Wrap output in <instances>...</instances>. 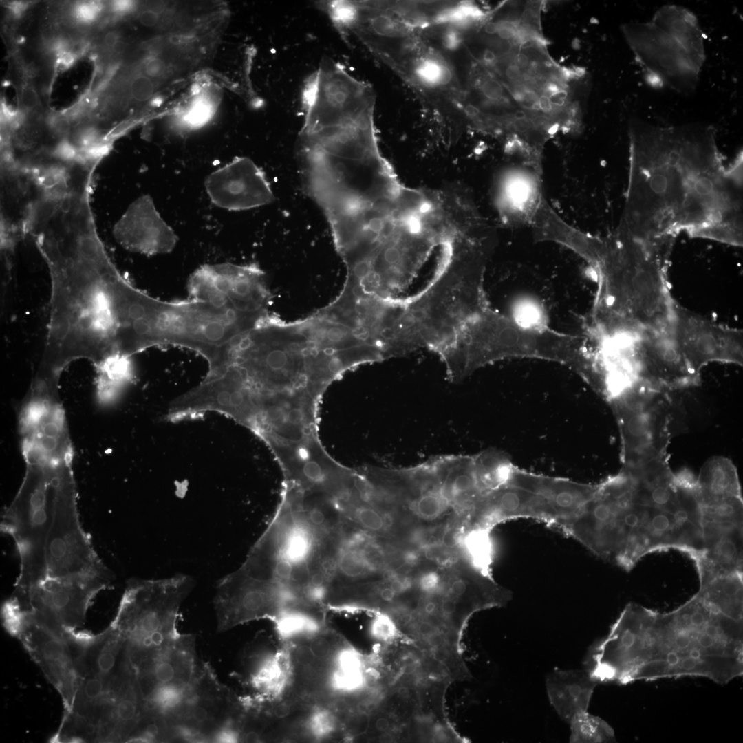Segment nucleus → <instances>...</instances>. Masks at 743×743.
<instances>
[{
	"label": "nucleus",
	"mask_w": 743,
	"mask_h": 743,
	"mask_svg": "<svg viewBox=\"0 0 743 743\" xmlns=\"http://www.w3.org/2000/svg\"><path fill=\"white\" fill-rule=\"evenodd\" d=\"M307 418L304 409L299 406L290 407L286 413V424L308 427V425H305Z\"/></svg>",
	"instance_id": "39"
},
{
	"label": "nucleus",
	"mask_w": 743,
	"mask_h": 743,
	"mask_svg": "<svg viewBox=\"0 0 743 743\" xmlns=\"http://www.w3.org/2000/svg\"><path fill=\"white\" fill-rule=\"evenodd\" d=\"M44 192L36 174L1 157V250L10 257L29 233L31 220Z\"/></svg>",
	"instance_id": "19"
},
{
	"label": "nucleus",
	"mask_w": 743,
	"mask_h": 743,
	"mask_svg": "<svg viewBox=\"0 0 743 743\" xmlns=\"http://www.w3.org/2000/svg\"><path fill=\"white\" fill-rule=\"evenodd\" d=\"M30 235L51 282L46 338L36 372L60 378L78 359L96 367L114 356H129L142 290L108 255L90 200L72 196L51 203L36 215Z\"/></svg>",
	"instance_id": "1"
},
{
	"label": "nucleus",
	"mask_w": 743,
	"mask_h": 743,
	"mask_svg": "<svg viewBox=\"0 0 743 743\" xmlns=\"http://www.w3.org/2000/svg\"><path fill=\"white\" fill-rule=\"evenodd\" d=\"M372 89L350 75L342 65L325 59L305 81L301 133L341 127L374 116Z\"/></svg>",
	"instance_id": "13"
},
{
	"label": "nucleus",
	"mask_w": 743,
	"mask_h": 743,
	"mask_svg": "<svg viewBox=\"0 0 743 743\" xmlns=\"http://www.w3.org/2000/svg\"><path fill=\"white\" fill-rule=\"evenodd\" d=\"M323 614L305 608H291L283 611L273 621L282 639L292 640L314 637L321 627Z\"/></svg>",
	"instance_id": "28"
},
{
	"label": "nucleus",
	"mask_w": 743,
	"mask_h": 743,
	"mask_svg": "<svg viewBox=\"0 0 743 743\" xmlns=\"http://www.w3.org/2000/svg\"><path fill=\"white\" fill-rule=\"evenodd\" d=\"M213 114L212 102L206 96H200L179 116L178 126L191 130L199 129L211 120Z\"/></svg>",
	"instance_id": "32"
},
{
	"label": "nucleus",
	"mask_w": 743,
	"mask_h": 743,
	"mask_svg": "<svg viewBox=\"0 0 743 743\" xmlns=\"http://www.w3.org/2000/svg\"><path fill=\"white\" fill-rule=\"evenodd\" d=\"M113 234L126 250L149 256L171 252L178 241L148 195L139 197L129 206L114 225Z\"/></svg>",
	"instance_id": "23"
},
{
	"label": "nucleus",
	"mask_w": 743,
	"mask_h": 743,
	"mask_svg": "<svg viewBox=\"0 0 743 743\" xmlns=\"http://www.w3.org/2000/svg\"><path fill=\"white\" fill-rule=\"evenodd\" d=\"M629 172L618 226L641 237H689L742 246V152L729 165L715 129L629 125Z\"/></svg>",
	"instance_id": "2"
},
{
	"label": "nucleus",
	"mask_w": 743,
	"mask_h": 743,
	"mask_svg": "<svg viewBox=\"0 0 743 743\" xmlns=\"http://www.w3.org/2000/svg\"><path fill=\"white\" fill-rule=\"evenodd\" d=\"M126 48V43L122 41L118 40L111 48L113 53L116 54H122Z\"/></svg>",
	"instance_id": "46"
},
{
	"label": "nucleus",
	"mask_w": 743,
	"mask_h": 743,
	"mask_svg": "<svg viewBox=\"0 0 743 743\" xmlns=\"http://www.w3.org/2000/svg\"><path fill=\"white\" fill-rule=\"evenodd\" d=\"M570 742L599 743L615 740L613 729L605 720L585 711L574 715L569 722Z\"/></svg>",
	"instance_id": "31"
},
{
	"label": "nucleus",
	"mask_w": 743,
	"mask_h": 743,
	"mask_svg": "<svg viewBox=\"0 0 743 743\" xmlns=\"http://www.w3.org/2000/svg\"><path fill=\"white\" fill-rule=\"evenodd\" d=\"M412 73L416 80L428 89H442L453 82L450 65L440 55L428 52L418 56L413 62Z\"/></svg>",
	"instance_id": "30"
},
{
	"label": "nucleus",
	"mask_w": 743,
	"mask_h": 743,
	"mask_svg": "<svg viewBox=\"0 0 743 743\" xmlns=\"http://www.w3.org/2000/svg\"><path fill=\"white\" fill-rule=\"evenodd\" d=\"M21 103L24 110L23 112L26 115H34L39 104V100L36 90L32 85L26 84L21 89Z\"/></svg>",
	"instance_id": "37"
},
{
	"label": "nucleus",
	"mask_w": 743,
	"mask_h": 743,
	"mask_svg": "<svg viewBox=\"0 0 743 743\" xmlns=\"http://www.w3.org/2000/svg\"><path fill=\"white\" fill-rule=\"evenodd\" d=\"M696 486L701 504L742 495L735 466L720 456L711 457L702 465Z\"/></svg>",
	"instance_id": "25"
},
{
	"label": "nucleus",
	"mask_w": 743,
	"mask_h": 743,
	"mask_svg": "<svg viewBox=\"0 0 743 743\" xmlns=\"http://www.w3.org/2000/svg\"><path fill=\"white\" fill-rule=\"evenodd\" d=\"M566 534L627 571L655 552L678 550L695 562L704 551L701 514L657 504L625 469L597 485Z\"/></svg>",
	"instance_id": "4"
},
{
	"label": "nucleus",
	"mask_w": 743,
	"mask_h": 743,
	"mask_svg": "<svg viewBox=\"0 0 743 743\" xmlns=\"http://www.w3.org/2000/svg\"><path fill=\"white\" fill-rule=\"evenodd\" d=\"M133 3L129 1H115L111 3L113 11L118 14H124L133 8Z\"/></svg>",
	"instance_id": "42"
},
{
	"label": "nucleus",
	"mask_w": 743,
	"mask_h": 743,
	"mask_svg": "<svg viewBox=\"0 0 743 743\" xmlns=\"http://www.w3.org/2000/svg\"><path fill=\"white\" fill-rule=\"evenodd\" d=\"M668 391L636 381L610 399L620 427L624 466L667 456L674 421Z\"/></svg>",
	"instance_id": "11"
},
{
	"label": "nucleus",
	"mask_w": 743,
	"mask_h": 743,
	"mask_svg": "<svg viewBox=\"0 0 743 743\" xmlns=\"http://www.w3.org/2000/svg\"><path fill=\"white\" fill-rule=\"evenodd\" d=\"M611 344L635 381L666 391L700 383V374L689 367L669 333L645 332L613 339Z\"/></svg>",
	"instance_id": "15"
},
{
	"label": "nucleus",
	"mask_w": 743,
	"mask_h": 743,
	"mask_svg": "<svg viewBox=\"0 0 743 743\" xmlns=\"http://www.w3.org/2000/svg\"><path fill=\"white\" fill-rule=\"evenodd\" d=\"M192 586L182 574L129 582L110 627L123 638L126 663L135 675L148 671L180 635V607Z\"/></svg>",
	"instance_id": "9"
},
{
	"label": "nucleus",
	"mask_w": 743,
	"mask_h": 743,
	"mask_svg": "<svg viewBox=\"0 0 743 743\" xmlns=\"http://www.w3.org/2000/svg\"><path fill=\"white\" fill-rule=\"evenodd\" d=\"M159 19L158 13L153 10H146L138 15L140 22L147 27L155 25Z\"/></svg>",
	"instance_id": "40"
},
{
	"label": "nucleus",
	"mask_w": 743,
	"mask_h": 743,
	"mask_svg": "<svg viewBox=\"0 0 743 743\" xmlns=\"http://www.w3.org/2000/svg\"><path fill=\"white\" fill-rule=\"evenodd\" d=\"M96 394L100 401H111L134 378L131 357L116 355L95 367Z\"/></svg>",
	"instance_id": "27"
},
{
	"label": "nucleus",
	"mask_w": 743,
	"mask_h": 743,
	"mask_svg": "<svg viewBox=\"0 0 743 743\" xmlns=\"http://www.w3.org/2000/svg\"><path fill=\"white\" fill-rule=\"evenodd\" d=\"M374 148H375V147H374ZM371 149H372V148H371ZM365 150H367V149H365ZM360 151H364V150H360ZM315 151H313L310 152V153H308V155H306V156L305 157V158H304L303 160H302V161H301V162L300 163H301V162H303V160H305V159H306V158H308V156H309V155H310V154H312V153H314V152H315ZM322 152H323V151H322ZM354 152H356V151H354ZM352 153H354V152H352ZM345 154H347V153H345ZM341 155H343V154H341Z\"/></svg>",
	"instance_id": "47"
},
{
	"label": "nucleus",
	"mask_w": 743,
	"mask_h": 743,
	"mask_svg": "<svg viewBox=\"0 0 743 743\" xmlns=\"http://www.w3.org/2000/svg\"><path fill=\"white\" fill-rule=\"evenodd\" d=\"M154 89L153 80L142 73L135 74L129 83L130 97L138 102H143L150 98Z\"/></svg>",
	"instance_id": "34"
},
{
	"label": "nucleus",
	"mask_w": 743,
	"mask_h": 743,
	"mask_svg": "<svg viewBox=\"0 0 743 743\" xmlns=\"http://www.w3.org/2000/svg\"><path fill=\"white\" fill-rule=\"evenodd\" d=\"M336 718L330 711L318 709L314 711L308 721V727L316 738L329 736L336 729Z\"/></svg>",
	"instance_id": "33"
},
{
	"label": "nucleus",
	"mask_w": 743,
	"mask_h": 743,
	"mask_svg": "<svg viewBox=\"0 0 743 743\" xmlns=\"http://www.w3.org/2000/svg\"><path fill=\"white\" fill-rule=\"evenodd\" d=\"M118 40H120L118 34L114 31H111L105 35L103 43L107 47L111 49Z\"/></svg>",
	"instance_id": "43"
},
{
	"label": "nucleus",
	"mask_w": 743,
	"mask_h": 743,
	"mask_svg": "<svg viewBox=\"0 0 743 743\" xmlns=\"http://www.w3.org/2000/svg\"><path fill=\"white\" fill-rule=\"evenodd\" d=\"M598 682L584 669H557L546 678L549 701L558 715L570 722L587 711Z\"/></svg>",
	"instance_id": "24"
},
{
	"label": "nucleus",
	"mask_w": 743,
	"mask_h": 743,
	"mask_svg": "<svg viewBox=\"0 0 743 743\" xmlns=\"http://www.w3.org/2000/svg\"><path fill=\"white\" fill-rule=\"evenodd\" d=\"M57 63L64 69L69 68L75 62L77 55L76 53L67 50L57 56Z\"/></svg>",
	"instance_id": "41"
},
{
	"label": "nucleus",
	"mask_w": 743,
	"mask_h": 743,
	"mask_svg": "<svg viewBox=\"0 0 743 743\" xmlns=\"http://www.w3.org/2000/svg\"><path fill=\"white\" fill-rule=\"evenodd\" d=\"M254 409L252 391L239 368L233 363L221 374L206 376L195 388L176 398L169 405L166 418L176 421L213 411L244 424Z\"/></svg>",
	"instance_id": "18"
},
{
	"label": "nucleus",
	"mask_w": 743,
	"mask_h": 743,
	"mask_svg": "<svg viewBox=\"0 0 743 743\" xmlns=\"http://www.w3.org/2000/svg\"><path fill=\"white\" fill-rule=\"evenodd\" d=\"M698 592L709 604L736 619H743V574L716 575L699 580Z\"/></svg>",
	"instance_id": "26"
},
{
	"label": "nucleus",
	"mask_w": 743,
	"mask_h": 743,
	"mask_svg": "<svg viewBox=\"0 0 743 743\" xmlns=\"http://www.w3.org/2000/svg\"><path fill=\"white\" fill-rule=\"evenodd\" d=\"M669 335L689 367L698 374L712 362L742 365V330L716 323L676 301Z\"/></svg>",
	"instance_id": "16"
},
{
	"label": "nucleus",
	"mask_w": 743,
	"mask_h": 743,
	"mask_svg": "<svg viewBox=\"0 0 743 743\" xmlns=\"http://www.w3.org/2000/svg\"><path fill=\"white\" fill-rule=\"evenodd\" d=\"M16 636L60 692L69 714L83 677L61 637L36 624L22 621Z\"/></svg>",
	"instance_id": "21"
},
{
	"label": "nucleus",
	"mask_w": 743,
	"mask_h": 743,
	"mask_svg": "<svg viewBox=\"0 0 743 743\" xmlns=\"http://www.w3.org/2000/svg\"><path fill=\"white\" fill-rule=\"evenodd\" d=\"M195 638L180 635L163 651L151 668L136 676L147 712L170 714L182 701L197 672Z\"/></svg>",
	"instance_id": "17"
},
{
	"label": "nucleus",
	"mask_w": 743,
	"mask_h": 743,
	"mask_svg": "<svg viewBox=\"0 0 743 743\" xmlns=\"http://www.w3.org/2000/svg\"><path fill=\"white\" fill-rule=\"evenodd\" d=\"M168 72L166 64L161 58L154 56L147 58L142 64L143 74L150 78L164 77Z\"/></svg>",
	"instance_id": "36"
},
{
	"label": "nucleus",
	"mask_w": 743,
	"mask_h": 743,
	"mask_svg": "<svg viewBox=\"0 0 743 743\" xmlns=\"http://www.w3.org/2000/svg\"><path fill=\"white\" fill-rule=\"evenodd\" d=\"M240 700L204 663L180 704L163 718L168 742L240 741Z\"/></svg>",
	"instance_id": "10"
},
{
	"label": "nucleus",
	"mask_w": 743,
	"mask_h": 743,
	"mask_svg": "<svg viewBox=\"0 0 743 743\" xmlns=\"http://www.w3.org/2000/svg\"><path fill=\"white\" fill-rule=\"evenodd\" d=\"M274 713L279 718H283L289 713V708L286 704H279L274 709Z\"/></svg>",
	"instance_id": "45"
},
{
	"label": "nucleus",
	"mask_w": 743,
	"mask_h": 743,
	"mask_svg": "<svg viewBox=\"0 0 743 743\" xmlns=\"http://www.w3.org/2000/svg\"><path fill=\"white\" fill-rule=\"evenodd\" d=\"M528 518L557 524V516L541 495L526 488L506 484L484 494L476 503L467 528L492 530L496 525L510 519Z\"/></svg>",
	"instance_id": "22"
},
{
	"label": "nucleus",
	"mask_w": 743,
	"mask_h": 743,
	"mask_svg": "<svg viewBox=\"0 0 743 743\" xmlns=\"http://www.w3.org/2000/svg\"><path fill=\"white\" fill-rule=\"evenodd\" d=\"M491 530L467 528L460 535L458 547L462 556L473 566L491 574L493 543Z\"/></svg>",
	"instance_id": "29"
},
{
	"label": "nucleus",
	"mask_w": 743,
	"mask_h": 743,
	"mask_svg": "<svg viewBox=\"0 0 743 743\" xmlns=\"http://www.w3.org/2000/svg\"><path fill=\"white\" fill-rule=\"evenodd\" d=\"M676 237H640L620 227L602 237L591 268L598 291L590 323L606 338L669 332L675 300L667 280Z\"/></svg>",
	"instance_id": "5"
},
{
	"label": "nucleus",
	"mask_w": 743,
	"mask_h": 743,
	"mask_svg": "<svg viewBox=\"0 0 743 743\" xmlns=\"http://www.w3.org/2000/svg\"><path fill=\"white\" fill-rule=\"evenodd\" d=\"M112 577L88 574L46 578L21 592H14L5 605L20 621L41 626L64 638L80 626L92 599L110 584Z\"/></svg>",
	"instance_id": "12"
},
{
	"label": "nucleus",
	"mask_w": 743,
	"mask_h": 743,
	"mask_svg": "<svg viewBox=\"0 0 743 743\" xmlns=\"http://www.w3.org/2000/svg\"><path fill=\"white\" fill-rule=\"evenodd\" d=\"M187 289L190 299L257 317L268 314L271 295L256 263L202 265L190 275Z\"/></svg>",
	"instance_id": "14"
},
{
	"label": "nucleus",
	"mask_w": 743,
	"mask_h": 743,
	"mask_svg": "<svg viewBox=\"0 0 743 743\" xmlns=\"http://www.w3.org/2000/svg\"><path fill=\"white\" fill-rule=\"evenodd\" d=\"M25 463L23 482L1 522L19 554L14 592L46 579V552L61 548L81 528L72 466L47 457Z\"/></svg>",
	"instance_id": "6"
},
{
	"label": "nucleus",
	"mask_w": 743,
	"mask_h": 743,
	"mask_svg": "<svg viewBox=\"0 0 743 743\" xmlns=\"http://www.w3.org/2000/svg\"><path fill=\"white\" fill-rule=\"evenodd\" d=\"M102 10V3L97 1H85L77 3L74 13L81 23H90L95 21Z\"/></svg>",
	"instance_id": "35"
},
{
	"label": "nucleus",
	"mask_w": 743,
	"mask_h": 743,
	"mask_svg": "<svg viewBox=\"0 0 743 743\" xmlns=\"http://www.w3.org/2000/svg\"><path fill=\"white\" fill-rule=\"evenodd\" d=\"M10 10L14 15L20 17L27 8V3L22 2H13L10 4Z\"/></svg>",
	"instance_id": "44"
},
{
	"label": "nucleus",
	"mask_w": 743,
	"mask_h": 743,
	"mask_svg": "<svg viewBox=\"0 0 743 743\" xmlns=\"http://www.w3.org/2000/svg\"><path fill=\"white\" fill-rule=\"evenodd\" d=\"M621 30L649 85L683 94L696 89L706 55L693 12L665 5L649 21L626 23Z\"/></svg>",
	"instance_id": "8"
},
{
	"label": "nucleus",
	"mask_w": 743,
	"mask_h": 743,
	"mask_svg": "<svg viewBox=\"0 0 743 743\" xmlns=\"http://www.w3.org/2000/svg\"><path fill=\"white\" fill-rule=\"evenodd\" d=\"M316 636L312 637L310 650L314 657L324 658L331 653V646L328 640Z\"/></svg>",
	"instance_id": "38"
},
{
	"label": "nucleus",
	"mask_w": 743,
	"mask_h": 743,
	"mask_svg": "<svg viewBox=\"0 0 743 743\" xmlns=\"http://www.w3.org/2000/svg\"><path fill=\"white\" fill-rule=\"evenodd\" d=\"M487 258L466 241L441 248L433 277L413 296L424 348L441 355L468 319L488 304L484 288Z\"/></svg>",
	"instance_id": "7"
},
{
	"label": "nucleus",
	"mask_w": 743,
	"mask_h": 743,
	"mask_svg": "<svg viewBox=\"0 0 743 743\" xmlns=\"http://www.w3.org/2000/svg\"><path fill=\"white\" fill-rule=\"evenodd\" d=\"M742 621L698 592L667 612L629 603L590 647L585 669L597 682L690 676L724 685L743 674Z\"/></svg>",
	"instance_id": "3"
},
{
	"label": "nucleus",
	"mask_w": 743,
	"mask_h": 743,
	"mask_svg": "<svg viewBox=\"0 0 743 743\" xmlns=\"http://www.w3.org/2000/svg\"><path fill=\"white\" fill-rule=\"evenodd\" d=\"M211 202L228 211L252 209L270 204L274 195L265 173L252 160L237 157L204 180Z\"/></svg>",
	"instance_id": "20"
}]
</instances>
